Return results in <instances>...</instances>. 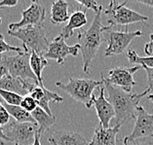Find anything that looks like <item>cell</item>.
<instances>
[{
    "instance_id": "6da1fadb",
    "label": "cell",
    "mask_w": 153,
    "mask_h": 145,
    "mask_svg": "<svg viewBox=\"0 0 153 145\" xmlns=\"http://www.w3.org/2000/svg\"><path fill=\"white\" fill-rule=\"evenodd\" d=\"M103 86L105 90H107V100L112 104L115 110L116 114L115 121L116 125L119 126L124 125L130 120L136 119L139 102L141 98L149 94L147 89L140 94H137V92H128L107 83H103Z\"/></svg>"
},
{
    "instance_id": "7a4b0ae2",
    "label": "cell",
    "mask_w": 153,
    "mask_h": 145,
    "mask_svg": "<svg viewBox=\"0 0 153 145\" xmlns=\"http://www.w3.org/2000/svg\"><path fill=\"white\" fill-rule=\"evenodd\" d=\"M102 9L96 14L90 27L86 30L80 29L77 35L78 45L83 58V70L85 73L90 74V66L94 61L97 53L102 43L105 40V31L108 25L103 27L102 24Z\"/></svg>"
},
{
    "instance_id": "3957f363",
    "label": "cell",
    "mask_w": 153,
    "mask_h": 145,
    "mask_svg": "<svg viewBox=\"0 0 153 145\" xmlns=\"http://www.w3.org/2000/svg\"><path fill=\"white\" fill-rule=\"evenodd\" d=\"M56 86L68 94L74 100L83 103L87 108H91L94 90L96 88L100 89L102 87L103 82L102 80L97 81L85 78H70L66 84H63L62 82H56Z\"/></svg>"
},
{
    "instance_id": "277c9868",
    "label": "cell",
    "mask_w": 153,
    "mask_h": 145,
    "mask_svg": "<svg viewBox=\"0 0 153 145\" xmlns=\"http://www.w3.org/2000/svg\"><path fill=\"white\" fill-rule=\"evenodd\" d=\"M8 34L21 40L25 51L35 52L41 55H43V53L45 54L48 51L51 43L46 36L44 25L27 27L15 31L8 30Z\"/></svg>"
},
{
    "instance_id": "5b68a950",
    "label": "cell",
    "mask_w": 153,
    "mask_h": 145,
    "mask_svg": "<svg viewBox=\"0 0 153 145\" xmlns=\"http://www.w3.org/2000/svg\"><path fill=\"white\" fill-rule=\"evenodd\" d=\"M127 2L118 3L117 1H110L109 5L104 10V14L108 17V24L110 25L121 24L129 25L137 23H146L148 18L139 14L136 11L127 8Z\"/></svg>"
},
{
    "instance_id": "8992f818",
    "label": "cell",
    "mask_w": 153,
    "mask_h": 145,
    "mask_svg": "<svg viewBox=\"0 0 153 145\" xmlns=\"http://www.w3.org/2000/svg\"><path fill=\"white\" fill-rule=\"evenodd\" d=\"M30 55L31 52L24 51L23 53L17 54L12 57L2 55V59L12 77L23 81L31 80L35 83H38V80L30 67Z\"/></svg>"
},
{
    "instance_id": "52a82bcc",
    "label": "cell",
    "mask_w": 153,
    "mask_h": 145,
    "mask_svg": "<svg viewBox=\"0 0 153 145\" xmlns=\"http://www.w3.org/2000/svg\"><path fill=\"white\" fill-rule=\"evenodd\" d=\"M143 35V31H120L113 29V25H108L105 31V40L107 41V47L104 52L105 57L123 54L128 48L133 40L137 37Z\"/></svg>"
},
{
    "instance_id": "ba28073f",
    "label": "cell",
    "mask_w": 153,
    "mask_h": 145,
    "mask_svg": "<svg viewBox=\"0 0 153 145\" xmlns=\"http://www.w3.org/2000/svg\"><path fill=\"white\" fill-rule=\"evenodd\" d=\"M140 69V66L134 67H114L110 69L106 74H102V80L103 83L110 84L118 87L128 92H132V88L137 86V83L134 80V74Z\"/></svg>"
},
{
    "instance_id": "9c48e42d",
    "label": "cell",
    "mask_w": 153,
    "mask_h": 145,
    "mask_svg": "<svg viewBox=\"0 0 153 145\" xmlns=\"http://www.w3.org/2000/svg\"><path fill=\"white\" fill-rule=\"evenodd\" d=\"M37 132L38 127L34 123H18L12 121L7 125L5 133L15 144L33 145Z\"/></svg>"
},
{
    "instance_id": "30bf717a",
    "label": "cell",
    "mask_w": 153,
    "mask_h": 145,
    "mask_svg": "<svg viewBox=\"0 0 153 145\" xmlns=\"http://www.w3.org/2000/svg\"><path fill=\"white\" fill-rule=\"evenodd\" d=\"M153 136V114H149L143 109V106H139L137 110L136 124L132 132L126 136L123 143L129 145L137 139Z\"/></svg>"
},
{
    "instance_id": "8fae6325",
    "label": "cell",
    "mask_w": 153,
    "mask_h": 145,
    "mask_svg": "<svg viewBox=\"0 0 153 145\" xmlns=\"http://www.w3.org/2000/svg\"><path fill=\"white\" fill-rule=\"evenodd\" d=\"M46 18V10L40 5L38 1L31 2L30 6L22 13V20L18 23H12L9 24L8 30L15 31L20 28L27 27H38L43 25Z\"/></svg>"
},
{
    "instance_id": "7c38bea8",
    "label": "cell",
    "mask_w": 153,
    "mask_h": 145,
    "mask_svg": "<svg viewBox=\"0 0 153 145\" xmlns=\"http://www.w3.org/2000/svg\"><path fill=\"white\" fill-rule=\"evenodd\" d=\"M65 39L62 35H59L51 41L49 49L44 54V57L47 59H54L59 64H63L65 58L68 55L76 57L78 52L80 51V48L78 44L73 46H68L65 43Z\"/></svg>"
},
{
    "instance_id": "4fadbf2b",
    "label": "cell",
    "mask_w": 153,
    "mask_h": 145,
    "mask_svg": "<svg viewBox=\"0 0 153 145\" xmlns=\"http://www.w3.org/2000/svg\"><path fill=\"white\" fill-rule=\"evenodd\" d=\"M104 91L105 88L104 86L100 88V95L96 98L95 95L92 98V103L95 106L97 114H98L100 125L103 129H109L110 121L116 116L115 110L112 104L104 98Z\"/></svg>"
},
{
    "instance_id": "5bb4252c",
    "label": "cell",
    "mask_w": 153,
    "mask_h": 145,
    "mask_svg": "<svg viewBox=\"0 0 153 145\" xmlns=\"http://www.w3.org/2000/svg\"><path fill=\"white\" fill-rule=\"evenodd\" d=\"M36 101L37 105L40 108H42L44 111L53 116L52 111L49 107V102L54 101V102H62L63 101V98L62 96H59L57 92H51L45 87H41L39 85H37L30 91V92L28 94Z\"/></svg>"
},
{
    "instance_id": "9a60e30c",
    "label": "cell",
    "mask_w": 153,
    "mask_h": 145,
    "mask_svg": "<svg viewBox=\"0 0 153 145\" xmlns=\"http://www.w3.org/2000/svg\"><path fill=\"white\" fill-rule=\"evenodd\" d=\"M48 141L51 145H90V142L79 132L66 131H57L49 136Z\"/></svg>"
},
{
    "instance_id": "2e32d148",
    "label": "cell",
    "mask_w": 153,
    "mask_h": 145,
    "mask_svg": "<svg viewBox=\"0 0 153 145\" xmlns=\"http://www.w3.org/2000/svg\"><path fill=\"white\" fill-rule=\"evenodd\" d=\"M120 128L121 126L115 125L113 128L103 129L100 125L95 129L90 145H117V133L120 131Z\"/></svg>"
},
{
    "instance_id": "e0dca14e",
    "label": "cell",
    "mask_w": 153,
    "mask_h": 145,
    "mask_svg": "<svg viewBox=\"0 0 153 145\" xmlns=\"http://www.w3.org/2000/svg\"><path fill=\"white\" fill-rule=\"evenodd\" d=\"M87 24V16H86V10H77L70 15L69 21L68 24L62 29V32L59 35H62L65 39H68L71 37L75 29H80Z\"/></svg>"
},
{
    "instance_id": "ac0fdd59",
    "label": "cell",
    "mask_w": 153,
    "mask_h": 145,
    "mask_svg": "<svg viewBox=\"0 0 153 145\" xmlns=\"http://www.w3.org/2000/svg\"><path fill=\"white\" fill-rule=\"evenodd\" d=\"M68 4L63 0L52 2L51 7V23L53 24H61L69 21Z\"/></svg>"
},
{
    "instance_id": "d6986e66",
    "label": "cell",
    "mask_w": 153,
    "mask_h": 145,
    "mask_svg": "<svg viewBox=\"0 0 153 145\" xmlns=\"http://www.w3.org/2000/svg\"><path fill=\"white\" fill-rule=\"evenodd\" d=\"M31 114L36 122L37 127H38V132L41 135H42L43 132H45L46 131H48L56 122V117L54 115L51 116L46 111H44L42 108H40L39 106L37 107Z\"/></svg>"
},
{
    "instance_id": "ffe728a7",
    "label": "cell",
    "mask_w": 153,
    "mask_h": 145,
    "mask_svg": "<svg viewBox=\"0 0 153 145\" xmlns=\"http://www.w3.org/2000/svg\"><path fill=\"white\" fill-rule=\"evenodd\" d=\"M48 61L47 58L44 57V55L37 54L35 52H31L30 55V67L31 70L36 76L38 83L41 87H44L43 84V78H42V72L44 68L48 65Z\"/></svg>"
},
{
    "instance_id": "44dd1931",
    "label": "cell",
    "mask_w": 153,
    "mask_h": 145,
    "mask_svg": "<svg viewBox=\"0 0 153 145\" xmlns=\"http://www.w3.org/2000/svg\"><path fill=\"white\" fill-rule=\"evenodd\" d=\"M0 89L4 91L16 92V94H19L21 95L27 94V91L25 90L22 80L18 79V78L12 77L10 74L6 75L5 77H3L2 79L0 80Z\"/></svg>"
},
{
    "instance_id": "7402d4cb",
    "label": "cell",
    "mask_w": 153,
    "mask_h": 145,
    "mask_svg": "<svg viewBox=\"0 0 153 145\" xmlns=\"http://www.w3.org/2000/svg\"><path fill=\"white\" fill-rule=\"evenodd\" d=\"M6 109L8 110L10 113L11 117L14 118V120L18 123H34L36 122L34 118L32 117V114L27 112V110H25L23 107L20 105H9V104H4Z\"/></svg>"
},
{
    "instance_id": "603a6c76",
    "label": "cell",
    "mask_w": 153,
    "mask_h": 145,
    "mask_svg": "<svg viewBox=\"0 0 153 145\" xmlns=\"http://www.w3.org/2000/svg\"><path fill=\"white\" fill-rule=\"evenodd\" d=\"M127 58H128L129 62L132 64H137L140 65L141 67H148L153 68V55H147V57H140L139 55L136 53V51L129 50L127 53Z\"/></svg>"
},
{
    "instance_id": "cb8c5ba5",
    "label": "cell",
    "mask_w": 153,
    "mask_h": 145,
    "mask_svg": "<svg viewBox=\"0 0 153 145\" xmlns=\"http://www.w3.org/2000/svg\"><path fill=\"white\" fill-rule=\"evenodd\" d=\"M0 96L4 99L6 104L9 105H21V102L24 98L23 95L16 94V92L4 91L1 89H0Z\"/></svg>"
},
{
    "instance_id": "d4e9b609",
    "label": "cell",
    "mask_w": 153,
    "mask_h": 145,
    "mask_svg": "<svg viewBox=\"0 0 153 145\" xmlns=\"http://www.w3.org/2000/svg\"><path fill=\"white\" fill-rule=\"evenodd\" d=\"M25 50L22 49L20 47H14L9 45L8 43L5 41L4 36L2 34H0V55L3 53H6V52H16L17 54L23 53Z\"/></svg>"
},
{
    "instance_id": "484cf974",
    "label": "cell",
    "mask_w": 153,
    "mask_h": 145,
    "mask_svg": "<svg viewBox=\"0 0 153 145\" xmlns=\"http://www.w3.org/2000/svg\"><path fill=\"white\" fill-rule=\"evenodd\" d=\"M20 106L23 107L25 110H27V112H29V113H32L33 111H34L37 107H38L36 101L29 95H27L24 96Z\"/></svg>"
},
{
    "instance_id": "4316f807",
    "label": "cell",
    "mask_w": 153,
    "mask_h": 145,
    "mask_svg": "<svg viewBox=\"0 0 153 145\" xmlns=\"http://www.w3.org/2000/svg\"><path fill=\"white\" fill-rule=\"evenodd\" d=\"M77 3L80 5L79 8H85V10L87 9H92L94 12L97 14L102 9V6H100V4L95 0H87V1H81V0H77Z\"/></svg>"
},
{
    "instance_id": "83f0119b",
    "label": "cell",
    "mask_w": 153,
    "mask_h": 145,
    "mask_svg": "<svg viewBox=\"0 0 153 145\" xmlns=\"http://www.w3.org/2000/svg\"><path fill=\"white\" fill-rule=\"evenodd\" d=\"M10 118L11 115L8 112V110L6 109V107L4 104H2L0 102V126L3 127V126H7L10 123Z\"/></svg>"
},
{
    "instance_id": "f1b7e54d",
    "label": "cell",
    "mask_w": 153,
    "mask_h": 145,
    "mask_svg": "<svg viewBox=\"0 0 153 145\" xmlns=\"http://www.w3.org/2000/svg\"><path fill=\"white\" fill-rule=\"evenodd\" d=\"M145 70V73L147 75V84L148 88L147 90L149 92L153 91V68H148V67H143Z\"/></svg>"
},
{
    "instance_id": "f546056e",
    "label": "cell",
    "mask_w": 153,
    "mask_h": 145,
    "mask_svg": "<svg viewBox=\"0 0 153 145\" xmlns=\"http://www.w3.org/2000/svg\"><path fill=\"white\" fill-rule=\"evenodd\" d=\"M19 4L18 0H3L0 1V9L4 8V7H8V8H12Z\"/></svg>"
},
{
    "instance_id": "4dcf8cb0",
    "label": "cell",
    "mask_w": 153,
    "mask_h": 145,
    "mask_svg": "<svg viewBox=\"0 0 153 145\" xmlns=\"http://www.w3.org/2000/svg\"><path fill=\"white\" fill-rule=\"evenodd\" d=\"M8 74H9L8 68H7L4 61H3L2 55H0V80H1L3 77H5L6 75H8Z\"/></svg>"
},
{
    "instance_id": "1f68e13d",
    "label": "cell",
    "mask_w": 153,
    "mask_h": 145,
    "mask_svg": "<svg viewBox=\"0 0 153 145\" xmlns=\"http://www.w3.org/2000/svg\"><path fill=\"white\" fill-rule=\"evenodd\" d=\"M144 52H145V54L149 55V57H150V55H153V40H150V42L145 44Z\"/></svg>"
},
{
    "instance_id": "d6a6232c",
    "label": "cell",
    "mask_w": 153,
    "mask_h": 145,
    "mask_svg": "<svg viewBox=\"0 0 153 145\" xmlns=\"http://www.w3.org/2000/svg\"><path fill=\"white\" fill-rule=\"evenodd\" d=\"M0 139L1 140H7V141H11V139L9 138L8 136L6 135V133L4 132V129H3V128L0 126Z\"/></svg>"
},
{
    "instance_id": "836d02e7",
    "label": "cell",
    "mask_w": 153,
    "mask_h": 145,
    "mask_svg": "<svg viewBox=\"0 0 153 145\" xmlns=\"http://www.w3.org/2000/svg\"><path fill=\"white\" fill-rule=\"evenodd\" d=\"M137 3H140V4H143V5H146V6H150V7H153V0H137Z\"/></svg>"
},
{
    "instance_id": "e575fe53",
    "label": "cell",
    "mask_w": 153,
    "mask_h": 145,
    "mask_svg": "<svg viewBox=\"0 0 153 145\" xmlns=\"http://www.w3.org/2000/svg\"><path fill=\"white\" fill-rule=\"evenodd\" d=\"M40 138H41V133L39 132H37L36 135H35V140H34V143H33V145H41Z\"/></svg>"
},
{
    "instance_id": "d590c367",
    "label": "cell",
    "mask_w": 153,
    "mask_h": 145,
    "mask_svg": "<svg viewBox=\"0 0 153 145\" xmlns=\"http://www.w3.org/2000/svg\"><path fill=\"white\" fill-rule=\"evenodd\" d=\"M129 145H153V143H150V142H146V143H135V144L130 143Z\"/></svg>"
},
{
    "instance_id": "8d00e7d4",
    "label": "cell",
    "mask_w": 153,
    "mask_h": 145,
    "mask_svg": "<svg viewBox=\"0 0 153 145\" xmlns=\"http://www.w3.org/2000/svg\"><path fill=\"white\" fill-rule=\"evenodd\" d=\"M147 98H148L149 100H151V102L153 103V94H152V95H147Z\"/></svg>"
},
{
    "instance_id": "74e56055",
    "label": "cell",
    "mask_w": 153,
    "mask_h": 145,
    "mask_svg": "<svg viewBox=\"0 0 153 145\" xmlns=\"http://www.w3.org/2000/svg\"><path fill=\"white\" fill-rule=\"evenodd\" d=\"M0 145H4V141L0 139Z\"/></svg>"
},
{
    "instance_id": "f35d334b",
    "label": "cell",
    "mask_w": 153,
    "mask_h": 145,
    "mask_svg": "<svg viewBox=\"0 0 153 145\" xmlns=\"http://www.w3.org/2000/svg\"><path fill=\"white\" fill-rule=\"evenodd\" d=\"M150 39H151V40H153V32L150 34Z\"/></svg>"
},
{
    "instance_id": "ab89813d",
    "label": "cell",
    "mask_w": 153,
    "mask_h": 145,
    "mask_svg": "<svg viewBox=\"0 0 153 145\" xmlns=\"http://www.w3.org/2000/svg\"><path fill=\"white\" fill-rule=\"evenodd\" d=\"M0 24H2V18H0Z\"/></svg>"
},
{
    "instance_id": "60d3db41",
    "label": "cell",
    "mask_w": 153,
    "mask_h": 145,
    "mask_svg": "<svg viewBox=\"0 0 153 145\" xmlns=\"http://www.w3.org/2000/svg\"><path fill=\"white\" fill-rule=\"evenodd\" d=\"M15 145H18V144H15Z\"/></svg>"
}]
</instances>
